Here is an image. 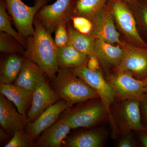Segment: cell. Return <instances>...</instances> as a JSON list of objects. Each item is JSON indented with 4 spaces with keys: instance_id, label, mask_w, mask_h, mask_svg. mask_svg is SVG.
I'll list each match as a JSON object with an SVG mask.
<instances>
[{
    "instance_id": "6da1fadb",
    "label": "cell",
    "mask_w": 147,
    "mask_h": 147,
    "mask_svg": "<svg viewBox=\"0 0 147 147\" xmlns=\"http://www.w3.org/2000/svg\"><path fill=\"white\" fill-rule=\"evenodd\" d=\"M34 26V34L27 38V46L23 56L39 66L47 78L53 81L59 69L58 47L51 34L36 16Z\"/></svg>"
},
{
    "instance_id": "7a4b0ae2",
    "label": "cell",
    "mask_w": 147,
    "mask_h": 147,
    "mask_svg": "<svg viewBox=\"0 0 147 147\" xmlns=\"http://www.w3.org/2000/svg\"><path fill=\"white\" fill-rule=\"evenodd\" d=\"M51 82L52 88L61 99L68 102L69 107L85 100L100 98L97 93L71 69L59 68Z\"/></svg>"
},
{
    "instance_id": "3957f363",
    "label": "cell",
    "mask_w": 147,
    "mask_h": 147,
    "mask_svg": "<svg viewBox=\"0 0 147 147\" xmlns=\"http://www.w3.org/2000/svg\"><path fill=\"white\" fill-rule=\"evenodd\" d=\"M107 117L109 118L100 98H93L69 107L59 121L68 125L71 129H75L95 126Z\"/></svg>"
},
{
    "instance_id": "277c9868",
    "label": "cell",
    "mask_w": 147,
    "mask_h": 147,
    "mask_svg": "<svg viewBox=\"0 0 147 147\" xmlns=\"http://www.w3.org/2000/svg\"><path fill=\"white\" fill-rule=\"evenodd\" d=\"M114 113H112V125L122 135L131 133L132 130H147L142 122L141 101L129 98L115 101Z\"/></svg>"
},
{
    "instance_id": "5b68a950",
    "label": "cell",
    "mask_w": 147,
    "mask_h": 147,
    "mask_svg": "<svg viewBox=\"0 0 147 147\" xmlns=\"http://www.w3.org/2000/svg\"><path fill=\"white\" fill-rule=\"evenodd\" d=\"M18 32L26 39L34 32V21L40 9L47 4V0H34V5L29 6L21 0H5Z\"/></svg>"
},
{
    "instance_id": "8992f818",
    "label": "cell",
    "mask_w": 147,
    "mask_h": 147,
    "mask_svg": "<svg viewBox=\"0 0 147 147\" xmlns=\"http://www.w3.org/2000/svg\"><path fill=\"white\" fill-rule=\"evenodd\" d=\"M107 5L113 13L119 28L127 39L139 47H147V44L139 34L129 4L123 0H109Z\"/></svg>"
},
{
    "instance_id": "52a82bcc",
    "label": "cell",
    "mask_w": 147,
    "mask_h": 147,
    "mask_svg": "<svg viewBox=\"0 0 147 147\" xmlns=\"http://www.w3.org/2000/svg\"><path fill=\"white\" fill-rule=\"evenodd\" d=\"M71 69L97 93L108 113L109 119L112 123L113 118L111 107L115 102V94L113 87L108 80L104 78L100 69L96 71L91 70L86 64L78 68Z\"/></svg>"
},
{
    "instance_id": "ba28073f",
    "label": "cell",
    "mask_w": 147,
    "mask_h": 147,
    "mask_svg": "<svg viewBox=\"0 0 147 147\" xmlns=\"http://www.w3.org/2000/svg\"><path fill=\"white\" fill-rule=\"evenodd\" d=\"M75 0H57L52 4L43 6L36 16L44 28L52 34L61 24H67L73 15Z\"/></svg>"
},
{
    "instance_id": "9c48e42d",
    "label": "cell",
    "mask_w": 147,
    "mask_h": 147,
    "mask_svg": "<svg viewBox=\"0 0 147 147\" xmlns=\"http://www.w3.org/2000/svg\"><path fill=\"white\" fill-rule=\"evenodd\" d=\"M108 77V81L114 90L115 101L129 98L142 100L145 93L143 81L134 78L130 74L122 71H115Z\"/></svg>"
},
{
    "instance_id": "30bf717a",
    "label": "cell",
    "mask_w": 147,
    "mask_h": 147,
    "mask_svg": "<svg viewBox=\"0 0 147 147\" xmlns=\"http://www.w3.org/2000/svg\"><path fill=\"white\" fill-rule=\"evenodd\" d=\"M124 55L115 71L127 72L143 81L147 76V47H136L124 42Z\"/></svg>"
},
{
    "instance_id": "8fae6325",
    "label": "cell",
    "mask_w": 147,
    "mask_h": 147,
    "mask_svg": "<svg viewBox=\"0 0 147 147\" xmlns=\"http://www.w3.org/2000/svg\"><path fill=\"white\" fill-rule=\"evenodd\" d=\"M91 21L93 28L90 35L95 39L113 45L115 43L121 46L123 45L124 42L121 40L119 33L116 29L113 13L107 5L94 15Z\"/></svg>"
},
{
    "instance_id": "7c38bea8",
    "label": "cell",
    "mask_w": 147,
    "mask_h": 147,
    "mask_svg": "<svg viewBox=\"0 0 147 147\" xmlns=\"http://www.w3.org/2000/svg\"><path fill=\"white\" fill-rule=\"evenodd\" d=\"M14 104L5 96L0 95V125L9 135L24 129L28 124L26 115L19 113Z\"/></svg>"
},
{
    "instance_id": "4fadbf2b",
    "label": "cell",
    "mask_w": 147,
    "mask_h": 147,
    "mask_svg": "<svg viewBox=\"0 0 147 147\" xmlns=\"http://www.w3.org/2000/svg\"><path fill=\"white\" fill-rule=\"evenodd\" d=\"M60 99L47 82L40 85L34 91L31 106L27 115L28 123L35 120L47 108Z\"/></svg>"
},
{
    "instance_id": "5bb4252c",
    "label": "cell",
    "mask_w": 147,
    "mask_h": 147,
    "mask_svg": "<svg viewBox=\"0 0 147 147\" xmlns=\"http://www.w3.org/2000/svg\"><path fill=\"white\" fill-rule=\"evenodd\" d=\"M69 107L66 100L60 99L47 108L35 120L29 123L27 131L33 139L39 137L42 131L55 123L61 114Z\"/></svg>"
},
{
    "instance_id": "9a60e30c",
    "label": "cell",
    "mask_w": 147,
    "mask_h": 147,
    "mask_svg": "<svg viewBox=\"0 0 147 147\" xmlns=\"http://www.w3.org/2000/svg\"><path fill=\"white\" fill-rule=\"evenodd\" d=\"M47 77L39 66L25 58L24 65L14 84L34 92L41 84L47 82Z\"/></svg>"
},
{
    "instance_id": "2e32d148",
    "label": "cell",
    "mask_w": 147,
    "mask_h": 147,
    "mask_svg": "<svg viewBox=\"0 0 147 147\" xmlns=\"http://www.w3.org/2000/svg\"><path fill=\"white\" fill-rule=\"evenodd\" d=\"M71 129L68 125L58 121L42 131L36 146L40 147H60Z\"/></svg>"
},
{
    "instance_id": "e0dca14e",
    "label": "cell",
    "mask_w": 147,
    "mask_h": 147,
    "mask_svg": "<svg viewBox=\"0 0 147 147\" xmlns=\"http://www.w3.org/2000/svg\"><path fill=\"white\" fill-rule=\"evenodd\" d=\"M34 92L15 84H0V93L16 106L19 113L26 115L27 109L32 101Z\"/></svg>"
},
{
    "instance_id": "ac0fdd59",
    "label": "cell",
    "mask_w": 147,
    "mask_h": 147,
    "mask_svg": "<svg viewBox=\"0 0 147 147\" xmlns=\"http://www.w3.org/2000/svg\"><path fill=\"white\" fill-rule=\"evenodd\" d=\"M94 50L100 58L103 64L102 67L108 72V66L117 67L122 61L124 50L121 46L105 42L101 40L95 39Z\"/></svg>"
},
{
    "instance_id": "d6986e66",
    "label": "cell",
    "mask_w": 147,
    "mask_h": 147,
    "mask_svg": "<svg viewBox=\"0 0 147 147\" xmlns=\"http://www.w3.org/2000/svg\"><path fill=\"white\" fill-rule=\"evenodd\" d=\"M67 30L68 35V44L88 57H95L103 66L102 61L94 50L95 38L91 35H85L79 32L70 25L69 23L67 24Z\"/></svg>"
},
{
    "instance_id": "ffe728a7",
    "label": "cell",
    "mask_w": 147,
    "mask_h": 147,
    "mask_svg": "<svg viewBox=\"0 0 147 147\" xmlns=\"http://www.w3.org/2000/svg\"><path fill=\"white\" fill-rule=\"evenodd\" d=\"M88 58L70 44L58 47L57 60L59 68H78L86 64Z\"/></svg>"
},
{
    "instance_id": "44dd1931",
    "label": "cell",
    "mask_w": 147,
    "mask_h": 147,
    "mask_svg": "<svg viewBox=\"0 0 147 147\" xmlns=\"http://www.w3.org/2000/svg\"><path fill=\"white\" fill-rule=\"evenodd\" d=\"M25 58L19 54L9 55L1 63L0 84H11L15 82L24 65Z\"/></svg>"
},
{
    "instance_id": "7402d4cb",
    "label": "cell",
    "mask_w": 147,
    "mask_h": 147,
    "mask_svg": "<svg viewBox=\"0 0 147 147\" xmlns=\"http://www.w3.org/2000/svg\"><path fill=\"white\" fill-rule=\"evenodd\" d=\"M105 133L100 129L81 132L72 136L67 141L69 147H100L105 142Z\"/></svg>"
},
{
    "instance_id": "603a6c76",
    "label": "cell",
    "mask_w": 147,
    "mask_h": 147,
    "mask_svg": "<svg viewBox=\"0 0 147 147\" xmlns=\"http://www.w3.org/2000/svg\"><path fill=\"white\" fill-rule=\"evenodd\" d=\"M109 0H75L73 16H80L91 20L98 12L102 10Z\"/></svg>"
},
{
    "instance_id": "cb8c5ba5",
    "label": "cell",
    "mask_w": 147,
    "mask_h": 147,
    "mask_svg": "<svg viewBox=\"0 0 147 147\" xmlns=\"http://www.w3.org/2000/svg\"><path fill=\"white\" fill-rule=\"evenodd\" d=\"M7 10L5 0H0V32L6 33L12 36L26 49L27 46L26 39L19 32L16 31L12 28Z\"/></svg>"
},
{
    "instance_id": "d4e9b609",
    "label": "cell",
    "mask_w": 147,
    "mask_h": 147,
    "mask_svg": "<svg viewBox=\"0 0 147 147\" xmlns=\"http://www.w3.org/2000/svg\"><path fill=\"white\" fill-rule=\"evenodd\" d=\"M25 48L12 36L0 32V52L3 54L24 55Z\"/></svg>"
},
{
    "instance_id": "484cf974",
    "label": "cell",
    "mask_w": 147,
    "mask_h": 147,
    "mask_svg": "<svg viewBox=\"0 0 147 147\" xmlns=\"http://www.w3.org/2000/svg\"><path fill=\"white\" fill-rule=\"evenodd\" d=\"M34 139L28 131L24 129L15 132L13 137L5 147H28L33 145Z\"/></svg>"
},
{
    "instance_id": "4316f807",
    "label": "cell",
    "mask_w": 147,
    "mask_h": 147,
    "mask_svg": "<svg viewBox=\"0 0 147 147\" xmlns=\"http://www.w3.org/2000/svg\"><path fill=\"white\" fill-rule=\"evenodd\" d=\"M74 28L82 34L90 35L92 30V21L85 17L73 16L71 18Z\"/></svg>"
},
{
    "instance_id": "83f0119b",
    "label": "cell",
    "mask_w": 147,
    "mask_h": 147,
    "mask_svg": "<svg viewBox=\"0 0 147 147\" xmlns=\"http://www.w3.org/2000/svg\"><path fill=\"white\" fill-rule=\"evenodd\" d=\"M67 24H60L55 30V42L58 47L66 46L69 43V38Z\"/></svg>"
},
{
    "instance_id": "f1b7e54d",
    "label": "cell",
    "mask_w": 147,
    "mask_h": 147,
    "mask_svg": "<svg viewBox=\"0 0 147 147\" xmlns=\"http://www.w3.org/2000/svg\"><path fill=\"white\" fill-rule=\"evenodd\" d=\"M119 147H134L136 144L132 138L131 133L122 135L118 143Z\"/></svg>"
},
{
    "instance_id": "f546056e",
    "label": "cell",
    "mask_w": 147,
    "mask_h": 147,
    "mask_svg": "<svg viewBox=\"0 0 147 147\" xmlns=\"http://www.w3.org/2000/svg\"><path fill=\"white\" fill-rule=\"evenodd\" d=\"M100 63L97 58L94 57H89L86 65L91 70L96 71L100 69Z\"/></svg>"
},
{
    "instance_id": "4dcf8cb0",
    "label": "cell",
    "mask_w": 147,
    "mask_h": 147,
    "mask_svg": "<svg viewBox=\"0 0 147 147\" xmlns=\"http://www.w3.org/2000/svg\"><path fill=\"white\" fill-rule=\"evenodd\" d=\"M140 101H141V109L143 112L147 128V93H145L143 96V98Z\"/></svg>"
},
{
    "instance_id": "1f68e13d",
    "label": "cell",
    "mask_w": 147,
    "mask_h": 147,
    "mask_svg": "<svg viewBox=\"0 0 147 147\" xmlns=\"http://www.w3.org/2000/svg\"><path fill=\"white\" fill-rule=\"evenodd\" d=\"M137 137L143 147H147V130L135 131Z\"/></svg>"
},
{
    "instance_id": "d6a6232c",
    "label": "cell",
    "mask_w": 147,
    "mask_h": 147,
    "mask_svg": "<svg viewBox=\"0 0 147 147\" xmlns=\"http://www.w3.org/2000/svg\"><path fill=\"white\" fill-rule=\"evenodd\" d=\"M140 7H141L142 17H143L144 22L145 25L147 28V5H140Z\"/></svg>"
},
{
    "instance_id": "836d02e7",
    "label": "cell",
    "mask_w": 147,
    "mask_h": 147,
    "mask_svg": "<svg viewBox=\"0 0 147 147\" xmlns=\"http://www.w3.org/2000/svg\"><path fill=\"white\" fill-rule=\"evenodd\" d=\"M7 135L8 134L3 129H0V137H1V141L5 140L8 136Z\"/></svg>"
},
{
    "instance_id": "e575fe53",
    "label": "cell",
    "mask_w": 147,
    "mask_h": 147,
    "mask_svg": "<svg viewBox=\"0 0 147 147\" xmlns=\"http://www.w3.org/2000/svg\"><path fill=\"white\" fill-rule=\"evenodd\" d=\"M143 83H144L145 88H147V76L144 80H143Z\"/></svg>"
},
{
    "instance_id": "d590c367",
    "label": "cell",
    "mask_w": 147,
    "mask_h": 147,
    "mask_svg": "<svg viewBox=\"0 0 147 147\" xmlns=\"http://www.w3.org/2000/svg\"><path fill=\"white\" fill-rule=\"evenodd\" d=\"M123 1L127 3H130L133 2L134 1L136 0H123Z\"/></svg>"
},
{
    "instance_id": "8d00e7d4",
    "label": "cell",
    "mask_w": 147,
    "mask_h": 147,
    "mask_svg": "<svg viewBox=\"0 0 147 147\" xmlns=\"http://www.w3.org/2000/svg\"><path fill=\"white\" fill-rule=\"evenodd\" d=\"M145 93H147V88H145Z\"/></svg>"
},
{
    "instance_id": "74e56055",
    "label": "cell",
    "mask_w": 147,
    "mask_h": 147,
    "mask_svg": "<svg viewBox=\"0 0 147 147\" xmlns=\"http://www.w3.org/2000/svg\"><path fill=\"white\" fill-rule=\"evenodd\" d=\"M47 1L48 2H49L50 1H51V0H47Z\"/></svg>"
},
{
    "instance_id": "f35d334b",
    "label": "cell",
    "mask_w": 147,
    "mask_h": 147,
    "mask_svg": "<svg viewBox=\"0 0 147 147\" xmlns=\"http://www.w3.org/2000/svg\"><path fill=\"white\" fill-rule=\"evenodd\" d=\"M142 1H146L147 2V0H142Z\"/></svg>"
}]
</instances>
